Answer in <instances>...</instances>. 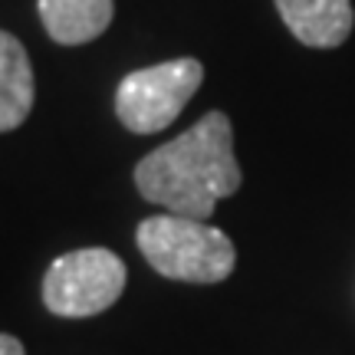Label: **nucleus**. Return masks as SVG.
Masks as SVG:
<instances>
[{
    "label": "nucleus",
    "mask_w": 355,
    "mask_h": 355,
    "mask_svg": "<svg viewBox=\"0 0 355 355\" xmlns=\"http://www.w3.org/2000/svg\"><path fill=\"white\" fill-rule=\"evenodd\" d=\"M135 184L145 201L168 207V214L207 220L220 198L241 188L230 119L217 109L201 115L188 132L141 158Z\"/></svg>",
    "instance_id": "1"
},
{
    "label": "nucleus",
    "mask_w": 355,
    "mask_h": 355,
    "mask_svg": "<svg viewBox=\"0 0 355 355\" xmlns=\"http://www.w3.org/2000/svg\"><path fill=\"white\" fill-rule=\"evenodd\" d=\"M139 250L168 279L220 283L234 273L237 250L224 230L181 214H155L139 224Z\"/></svg>",
    "instance_id": "2"
},
{
    "label": "nucleus",
    "mask_w": 355,
    "mask_h": 355,
    "mask_svg": "<svg viewBox=\"0 0 355 355\" xmlns=\"http://www.w3.org/2000/svg\"><path fill=\"white\" fill-rule=\"evenodd\" d=\"M204 83V66L191 56L128 73L115 89V115L135 135H155L184 112Z\"/></svg>",
    "instance_id": "3"
},
{
    "label": "nucleus",
    "mask_w": 355,
    "mask_h": 355,
    "mask_svg": "<svg viewBox=\"0 0 355 355\" xmlns=\"http://www.w3.org/2000/svg\"><path fill=\"white\" fill-rule=\"evenodd\" d=\"M125 263L105 250L86 247L56 257L43 277V303L53 316L86 319L105 313L125 290Z\"/></svg>",
    "instance_id": "4"
},
{
    "label": "nucleus",
    "mask_w": 355,
    "mask_h": 355,
    "mask_svg": "<svg viewBox=\"0 0 355 355\" xmlns=\"http://www.w3.org/2000/svg\"><path fill=\"white\" fill-rule=\"evenodd\" d=\"M277 10L293 37L316 50L345 43L355 24L352 0H277Z\"/></svg>",
    "instance_id": "5"
},
{
    "label": "nucleus",
    "mask_w": 355,
    "mask_h": 355,
    "mask_svg": "<svg viewBox=\"0 0 355 355\" xmlns=\"http://www.w3.org/2000/svg\"><path fill=\"white\" fill-rule=\"evenodd\" d=\"M40 20L60 46H83L112 24V0H37Z\"/></svg>",
    "instance_id": "6"
},
{
    "label": "nucleus",
    "mask_w": 355,
    "mask_h": 355,
    "mask_svg": "<svg viewBox=\"0 0 355 355\" xmlns=\"http://www.w3.org/2000/svg\"><path fill=\"white\" fill-rule=\"evenodd\" d=\"M33 66L24 43L0 30V132L24 125L33 109Z\"/></svg>",
    "instance_id": "7"
},
{
    "label": "nucleus",
    "mask_w": 355,
    "mask_h": 355,
    "mask_svg": "<svg viewBox=\"0 0 355 355\" xmlns=\"http://www.w3.org/2000/svg\"><path fill=\"white\" fill-rule=\"evenodd\" d=\"M0 355H26L24 343L13 339V336H7V332H0Z\"/></svg>",
    "instance_id": "8"
}]
</instances>
